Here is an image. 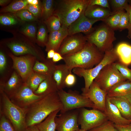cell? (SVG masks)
Masks as SVG:
<instances>
[{"label":"cell","mask_w":131,"mask_h":131,"mask_svg":"<svg viewBox=\"0 0 131 131\" xmlns=\"http://www.w3.org/2000/svg\"><path fill=\"white\" fill-rule=\"evenodd\" d=\"M119 59L115 48L106 51L104 53L103 58L94 67L85 69L77 67L74 68L72 71L73 73L80 77L83 78L85 86L82 90V93L87 92L90 87L101 71L106 65L116 62Z\"/></svg>","instance_id":"cell-5"},{"label":"cell","mask_w":131,"mask_h":131,"mask_svg":"<svg viewBox=\"0 0 131 131\" xmlns=\"http://www.w3.org/2000/svg\"><path fill=\"white\" fill-rule=\"evenodd\" d=\"M125 10L128 14L129 18V23L128 30V34L127 37L129 39L131 38V6L128 5L126 7Z\"/></svg>","instance_id":"cell-46"},{"label":"cell","mask_w":131,"mask_h":131,"mask_svg":"<svg viewBox=\"0 0 131 131\" xmlns=\"http://www.w3.org/2000/svg\"><path fill=\"white\" fill-rule=\"evenodd\" d=\"M47 77L33 72L25 83L34 92L41 83Z\"/></svg>","instance_id":"cell-28"},{"label":"cell","mask_w":131,"mask_h":131,"mask_svg":"<svg viewBox=\"0 0 131 131\" xmlns=\"http://www.w3.org/2000/svg\"><path fill=\"white\" fill-rule=\"evenodd\" d=\"M63 57L58 52H55L54 56L51 59L54 63L58 62L61 60H63Z\"/></svg>","instance_id":"cell-48"},{"label":"cell","mask_w":131,"mask_h":131,"mask_svg":"<svg viewBox=\"0 0 131 131\" xmlns=\"http://www.w3.org/2000/svg\"><path fill=\"white\" fill-rule=\"evenodd\" d=\"M6 45L15 56L32 55L41 61L46 59L41 49L30 42L13 41L7 43Z\"/></svg>","instance_id":"cell-11"},{"label":"cell","mask_w":131,"mask_h":131,"mask_svg":"<svg viewBox=\"0 0 131 131\" xmlns=\"http://www.w3.org/2000/svg\"><path fill=\"white\" fill-rule=\"evenodd\" d=\"M104 53L93 44L88 41L81 50L75 53L63 56L65 64L70 72L75 68L90 69L102 60Z\"/></svg>","instance_id":"cell-2"},{"label":"cell","mask_w":131,"mask_h":131,"mask_svg":"<svg viewBox=\"0 0 131 131\" xmlns=\"http://www.w3.org/2000/svg\"><path fill=\"white\" fill-rule=\"evenodd\" d=\"M8 1L7 0H0V5H3L7 3Z\"/></svg>","instance_id":"cell-53"},{"label":"cell","mask_w":131,"mask_h":131,"mask_svg":"<svg viewBox=\"0 0 131 131\" xmlns=\"http://www.w3.org/2000/svg\"><path fill=\"white\" fill-rule=\"evenodd\" d=\"M27 1L29 4L33 5L38 4V1L37 0H27Z\"/></svg>","instance_id":"cell-51"},{"label":"cell","mask_w":131,"mask_h":131,"mask_svg":"<svg viewBox=\"0 0 131 131\" xmlns=\"http://www.w3.org/2000/svg\"><path fill=\"white\" fill-rule=\"evenodd\" d=\"M125 10L119 11L110 16L103 22L114 31L118 30L121 16Z\"/></svg>","instance_id":"cell-29"},{"label":"cell","mask_w":131,"mask_h":131,"mask_svg":"<svg viewBox=\"0 0 131 131\" xmlns=\"http://www.w3.org/2000/svg\"><path fill=\"white\" fill-rule=\"evenodd\" d=\"M53 76L47 77L40 84L34 92L36 95L45 96L58 91Z\"/></svg>","instance_id":"cell-21"},{"label":"cell","mask_w":131,"mask_h":131,"mask_svg":"<svg viewBox=\"0 0 131 131\" xmlns=\"http://www.w3.org/2000/svg\"><path fill=\"white\" fill-rule=\"evenodd\" d=\"M89 5H97L111 10L108 0H89Z\"/></svg>","instance_id":"cell-43"},{"label":"cell","mask_w":131,"mask_h":131,"mask_svg":"<svg viewBox=\"0 0 131 131\" xmlns=\"http://www.w3.org/2000/svg\"><path fill=\"white\" fill-rule=\"evenodd\" d=\"M27 108H22L13 103L4 91L0 89V114L11 122L16 131H24L27 127Z\"/></svg>","instance_id":"cell-4"},{"label":"cell","mask_w":131,"mask_h":131,"mask_svg":"<svg viewBox=\"0 0 131 131\" xmlns=\"http://www.w3.org/2000/svg\"><path fill=\"white\" fill-rule=\"evenodd\" d=\"M37 40L39 44L42 46H45L47 42V30L45 26L41 25L39 27L37 34Z\"/></svg>","instance_id":"cell-35"},{"label":"cell","mask_w":131,"mask_h":131,"mask_svg":"<svg viewBox=\"0 0 131 131\" xmlns=\"http://www.w3.org/2000/svg\"><path fill=\"white\" fill-rule=\"evenodd\" d=\"M114 14L108 8L97 5H89L84 13L85 16L89 19L103 21Z\"/></svg>","instance_id":"cell-20"},{"label":"cell","mask_w":131,"mask_h":131,"mask_svg":"<svg viewBox=\"0 0 131 131\" xmlns=\"http://www.w3.org/2000/svg\"><path fill=\"white\" fill-rule=\"evenodd\" d=\"M22 31L25 35L30 37L34 38L35 36L36 28L33 25L29 24L26 25L23 28Z\"/></svg>","instance_id":"cell-41"},{"label":"cell","mask_w":131,"mask_h":131,"mask_svg":"<svg viewBox=\"0 0 131 131\" xmlns=\"http://www.w3.org/2000/svg\"><path fill=\"white\" fill-rule=\"evenodd\" d=\"M0 22L6 25H15L17 23L16 20L14 17L9 16L3 15L0 17Z\"/></svg>","instance_id":"cell-40"},{"label":"cell","mask_w":131,"mask_h":131,"mask_svg":"<svg viewBox=\"0 0 131 131\" xmlns=\"http://www.w3.org/2000/svg\"><path fill=\"white\" fill-rule=\"evenodd\" d=\"M60 110H58L50 114L45 120L36 125L39 131H56L55 118Z\"/></svg>","instance_id":"cell-27"},{"label":"cell","mask_w":131,"mask_h":131,"mask_svg":"<svg viewBox=\"0 0 131 131\" xmlns=\"http://www.w3.org/2000/svg\"><path fill=\"white\" fill-rule=\"evenodd\" d=\"M24 83L20 75L15 70L8 80L3 84H0V89L2 90L10 99L17 92Z\"/></svg>","instance_id":"cell-17"},{"label":"cell","mask_w":131,"mask_h":131,"mask_svg":"<svg viewBox=\"0 0 131 131\" xmlns=\"http://www.w3.org/2000/svg\"><path fill=\"white\" fill-rule=\"evenodd\" d=\"M16 15L23 21H31L35 19L33 14L26 9H24L17 12Z\"/></svg>","instance_id":"cell-38"},{"label":"cell","mask_w":131,"mask_h":131,"mask_svg":"<svg viewBox=\"0 0 131 131\" xmlns=\"http://www.w3.org/2000/svg\"><path fill=\"white\" fill-rule=\"evenodd\" d=\"M128 101L131 106V93L124 96Z\"/></svg>","instance_id":"cell-52"},{"label":"cell","mask_w":131,"mask_h":131,"mask_svg":"<svg viewBox=\"0 0 131 131\" xmlns=\"http://www.w3.org/2000/svg\"><path fill=\"white\" fill-rule=\"evenodd\" d=\"M109 97L111 102L116 106L122 116L131 120V106L127 100L124 97Z\"/></svg>","instance_id":"cell-22"},{"label":"cell","mask_w":131,"mask_h":131,"mask_svg":"<svg viewBox=\"0 0 131 131\" xmlns=\"http://www.w3.org/2000/svg\"><path fill=\"white\" fill-rule=\"evenodd\" d=\"M8 55L12 60L13 68L25 83L33 72V68L37 60L36 58L29 55L17 56L10 53Z\"/></svg>","instance_id":"cell-10"},{"label":"cell","mask_w":131,"mask_h":131,"mask_svg":"<svg viewBox=\"0 0 131 131\" xmlns=\"http://www.w3.org/2000/svg\"><path fill=\"white\" fill-rule=\"evenodd\" d=\"M131 93V81L127 80L119 83L107 92L109 97L124 96Z\"/></svg>","instance_id":"cell-25"},{"label":"cell","mask_w":131,"mask_h":131,"mask_svg":"<svg viewBox=\"0 0 131 131\" xmlns=\"http://www.w3.org/2000/svg\"><path fill=\"white\" fill-rule=\"evenodd\" d=\"M57 93L62 104L60 113L85 107L94 109L92 102L77 91L69 90L67 92L62 89L58 90Z\"/></svg>","instance_id":"cell-7"},{"label":"cell","mask_w":131,"mask_h":131,"mask_svg":"<svg viewBox=\"0 0 131 131\" xmlns=\"http://www.w3.org/2000/svg\"><path fill=\"white\" fill-rule=\"evenodd\" d=\"M89 0H60L58 1L53 15L60 19L62 27L67 28L85 11Z\"/></svg>","instance_id":"cell-3"},{"label":"cell","mask_w":131,"mask_h":131,"mask_svg":"<svg viewBox=\"0 0 131 131\" xmlns=\"http://www.w3.org/2000/svg\"><path fill=\"white\" fill-rule=\"evenodd\" d=\"M71 72L65 64L56 65L53 76L58 90L63 89L65 87V81L66 78Z\"/></svg>","instance_id":"cell-24"},{"label":"cell","mask_w":131,"mask_h":131,"mask_svg":"<svg viewBox=\"0 0 131 131\" xmlns=\"http://www.w3.org/2000/svg\"><path fill=\"white\" fill-rule=\"evenodd\" d=\"M56 65L51 59L47 58L41 61L37 60L33 66L34 72L47 76H52Z\"/></svg>","instance_id":"cell-23"},{"label":"cell","mask_w":131,"mask_h":131,"mask_svg":"<svg viewBox=\"0 0 131 131\" xmlns=\"http://www.w3.org/2000/svg\"><path fill=\"white\" fill-rule=\"evenodd\" d=\"M87 41V36L81 33L68 35L63 41L58 52L63 56L75 53L82 49Z\"/></svg>","instance_id":"cell-12"},{"label":"cell","mask_w":131,"mask_h":131,"mask_svg":"<svg viewBox=\"0 0 131 131\" xmlns=\"http://www.w3.org/2000/svg\"><path fill=\"white\" fill-rule=\"evenodd\" d=\"M24 131H39L36 125L27 127Z\"/></svg>","instance_id":"cell-49"},{"label":"cell","mask_w":131,"mask_h":131,"mask_svg":"<svg viewBox=\"0 0 131 131\" xmlns=\"http://www.w3.org/2000/svg\"><path fill=\"white\" fill-rule=\"evenodd\" d=\"M7 61L6 56L4 53L0 52V73L2 74L6 70L7 66Z\"/></svg>","instance_id":"cell-45"},{"label":"cell","mask_w":131,"mask_h":131,"mask_svg":"<svg viewBox=\"0 0 131 131\" xmlns=\"http://www.w3.org/2000/svg\"><path fill=\"white\" fill-rule=\"evenodd\" d=\"M86 36L88 41L94 44L100 51L104 53L113 48V43L116 39L114 31L105 23Z\"/></svg>","instance_id":"cell-6"},{"label":"cell","mask_w":131,"mask_h":131,"mask_svg":"<svg viewBox=\"0 0 131 131\" xmlns=\"http://www.w3.org/2000/svg\"><path fill=\"white\" fill-rule=\"evenodd\" d=\"M79 109L57 115L55 118L57 131H75L80 129L78 123Z\"/></svg>","instance_id":"cell-13"},{"label":"cell","mask_w":131,"mask_h":131,"mask_svg":"<svg viewBox=\"0 0 131 131\" xmlns=\"http://www.w3.org/2000/svg\"><path fill=\"white\" fill-rule=\"evenodd\" d=\"M28 4L27 0H17L3 8L1 11L4 12H17L25 9Z\"/></svg>","instance_id":"cell-31"},{"label":"cell","mask_w":131,"mask_h":131,"mask_svg":"<svg viewBox=\"0 0 131 131\" xmlns=\"http://www.w3.org/2000/svg\"><path fill=\"white\" fill-rule=\"evenodd\" d=\"M114 13L117 12L125 10L129 4L131 6V0H110Z\"/></svg>","instance_id":"cell-33"},{"label":"cell","mask_w":131,"mask_h":131,"mask_svg":"<svg viewBox=\"0 0 131 131\" xmlns=\"http://www.w3.org/2000/svg\"><path fill=\"white\" fill-rule=\"evenodd\" d=\"M54 2L52 0L42 1L41 15L45 21L53 15L55 9Z\"/></svg>","instance_id":"cell-30"},{"label":"cell","mask_w":131,"mask_h":131,"mask_svg":"<svg viewBox=\"0 0 131 131\" xmlns=\"http://www.w3.org/2000/svg\"><path fill=\"white\" fill-rule=\"evenodd\" d=\"M115 49L119 61L127 66L131 64V45L122 42L117 45Z\"/></svg>","instance_id":"cell-26"},{"label":"cell","mask_w":131,"mask_h":131,"mask_svg":"<svg viewBox=\"0 0 131 131\" xmlns=\"http://www.w3.org/2000/svg\"><path fill=\"white\" fill-rule=\"evenodd\" d=\"M114 64L116 67L127 80L131 81V69L120 61L116 62Z\"/></svg>","instance_id":"cell-34"},{"label":"cell","mask_w":131,"mask_h":131,"mask_svg":"<svg viewBox=\"0 0 131 131\" xmlns=\"http://www.w3.org/2000/svg\"><path fill=\"white\" fill-rule=\"evenodd\" d=\"M88 131H119L114 126V124L108 120L101 125Z\"/></svg>","instance_id":"cell-36"},{"label":"cell","mask_w":131,"mask_h":131,"mask_svg":"<svg viewBox=\"0 0 131 131\" xmlns=\"http://www.w3.org/2000/svg\"><path fill=\"white\" fill-rule=\"evenodd\" d=\"M45 22L50 32L58 31L62 28L60 19L54 15L49 17Z\"/></svg>","instance_id":"cell-32"},{"label":"cell","mask_w":131,"mask_h":131,"mask_svg":"<svg viewBox=\"0 0 131 131\" xmlns=\"http://www.w3.org/2000/svg\"><path fill=\"white\" fill-rule=\"evenodd\" d=\"M68 35V29L63 27L58 31L50 32L45 50L48 52L52 49L58 52L63 41Z\"/></svg>","instance_id":"cell-19"},{"label":"cell","mask_w":131,"mask_h":131,"mask_svg":"<svg viewBox=\"0 0 131 131\" xmlns=\"http://www.w3.org/2000/svg\"><path fill=\"white\" fill-rule=\"evenodd\" d=\"M98 21L88 18L84 13L69 26L68 35L82 33L87 36L94 31L95 28L93 27L92 25Z\"/></svg>","instance_id":"cell-16"},{"label":"cell","mask_w":131,"mask_h":131,"mask_svg":"<svg viewBox=\"0 0 131 131\" xmlns=\"http://www.w3.org/2000/svg\"><path fill=\"white\" fill-rule=\"evenodd\" d=\"M76 78L72 72L69 74L66 77L65 81V87H70L73 86L76 83Z\"/></svg>","instance_id":"cell-44"},{"label":"cell","mask_w":131,"mask_h":131,"mask_svg":"<svg viewBox=\"0 0 131 131\" xmlns=\"http://www.w3.org/2000/svg\"><path fill=\"white\" fill-rule=\"evenodd\" d=\"M82 94L93 103L94 109L105 111L107 92L102 89L94 81L90 85L87 92Z\"/></svg>","instance_id":"cell-15"},{"label":"cell","mask_w":131,"mask_h":131,"mask_svg":"<svg viewBox=\"0 0 131 131\" xmlns=\"http://www.w3.org/2000/svg\"><path fill=\"white\" fill-rule=\"evenodd\" d=\"M47 52V58L49 59H52L56 52L54 50L51 49L49 50Z\"/></svg>","instance_id":"cell-50"},{"label":"cell","mask_w":131,"mask_h":131,"mask_svg":"<svg viewBox=\"0 0 131 131\" xmlns=\"http://www.w3.org/2000/svg\"><path fill=\"white\" fill-rule=\"evenodd\" d=\"M0 131H16L10 121L2 114H0Z\"/></svg>","instance_id":"cell-37"},{"label":"cell","mask_w":131,"mask_h":131,"mask_svg":"<svg viewBox=\"0 0 131 131\" xmlns=\"http://www.w3.org/2000/svg\"><path fill=\"white\" fill-rule=\"evenodd\" d=\"M61 106L57 92L44 96L27 108L26 115L27 127L41 122L53 112L60 110Z\"/></svg>","instance_id":"cell-1"},{"label":"cell","mask_w":131,"mask_h":131,"mask_svg":"<svg viewBox=\"0 0 131 131\" xmlns=\"http://www.w3.org/2000/svg\"><path fill=\"white\" fill-rule=\"evenodd\" d=\"M108 120L104 112L97 109H79L78 123L81 129L88 131Z\"/></svg>","instance_id":"cell-9"},{"label":"cell","mask_w":131,"mask_h":131,"mask_svg":"<svg viewBox=\"0 0 131 131\" xmlns=\"http://www.w3.org/2000/svg\"><path fill=\"white\" fill-rule=\"evenodd\" d=\"M129 23V18L128 13L126 11L124 12L122 14L118 28L120 31L127 29Z\"/></svg>","instance_id":"cell-39"},{"label":"cell","mask_w":131,"mask_h":131,"mask_svg":"<svg viewBox=\"0 0 131 131\" xmlns=\"http://www.w3.org/2000/svg\"><path fill=\"white\" fill-rule=\"evenodd\" d=\"M44 97L35 94L30 88L24 83L16 94L10 99L18 106L22 108H27Z\"/></svg>","instance_id":"cell-14"},{"label":"cell","mask_w":131,"mask_h":131,"mask_svg":"<svg viewBox=\"0 0 131 131\" xmlns=\"http://www.w3.org/2000/svg\"><path fill=\"white\" fill-rule=\"evenodd\" d=\"M114 63L105 66L94 80L102 89L107 92L116 84L127 80L116 67Z\"/></svg>","instance_id":"cell-8"},{"label":"cell","mask_w":131,"mask_h":131,"mask_svg":"<svg viewBox=\"0 0 131 131\" xmlns=\"http://www.w3.org/2000/svg\"><path fill=\"white\" fill-rule=\"evenodd\" d=\"M25 9L27 10L35 16H38L41 13V9L39 4L33 5L29 4Z\"/></svg>","instance_id":"cell-42"},{"label":"cell","mask_w":131,"mask_h":131,"mask_svg":"<svg viewBox=\"0 0 131 131\" xmlns=\"http://www.w3.org/2000/svg\"><path fill=\"white\" fill-rule=\"evenodd\" d=\"M104 112L108 120L115 124L124 125L131 123V120L126 119L122 116L117 107L111 102L107 96L106 100V109Z\"/></svg>","instance_id":"cell-18"},{"label":"cell","mask_w":131,"mask_h":131,"mask_svg":"<svg viewBox=\"0 0 131 131\" xmlns=\"http://www.w3.org/2000/svg\"><path fill=\"white\" fill-rule=\"evenodd\" d=\"M114 126L119 131H131V123L124 125H119L114 124Z\"/></svg>","instance_id":"cell-47"},{"label":"cell","mask_w":131,"mask_h":131,"mask_svg":"<svg viewBox=\"0 0 131 131\" xmlns=\"http://www.w3.org/2000/svg\"><path fill=\"white\" fill-rule=\"evenodd\" d=\"M75 131H86L85 130L81 129H79Z\"/></svg>","instance_id":"cell-54"}]
</instances>
